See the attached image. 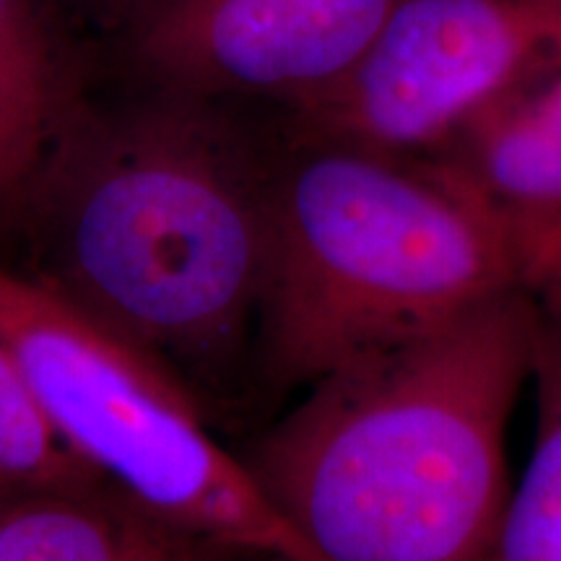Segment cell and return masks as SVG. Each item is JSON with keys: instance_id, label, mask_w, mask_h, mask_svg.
Segmentation results:
<instances>
[{"instance_id": "6da1fadb", "label": "cell", "mask_w": 561, "mask_h": 561, "mask_svg": "<svg viewBox=\"0 0 561 561\" xmlns=\"http://www.w3.org/2000/svg\"><path fill=\"white\" fill-rule=\"evenodd\" d=\"M26 276L208 405L252 382L268 263L255 104L133 81L83 104L21 210Z\"/></svg>"}, {"instance_id": "7a4b0ae2", "label": "cell", "mask_w": 561, "mask_h": 561, "mask_svg": "<svg viewBox=\"0 0 561 561\" xmlns=\"http://www.w3.org/2000/svg\"><path fill=\"white\" fill-rule=\"evenodd\" d=\"M536 333L504 291L325 375L237 455L320 561H500Z\"/></svg>"}, {"instance_id": "3957f363", "label": "cell", "mask_w": 561, "mask_h": 561, "mask_svg": "<svg viewBox=\"0 0 561 561\" xmlns=\"http://www.w3.org/2000/svg\"><path fill=\"white\" fill-rule=\"evenodd\" d=\"M268 263L252 382L310 388L510 289L507 210L437 157L294 128L261 107Z\"/></svg>"}, {"instance_id": "277c9868", "label": "cell", "mask_w": 561, "mask_h": 561, "mask_svg": "<svg viewBox=\"0 0 561 561\" xmlns=\"http://www.w3.org/2000/svg\"><path fill=\"white\" fill-rule=\"evenodd\" d=\"M0 346L62 442L136 507L240 559L320 561L178 377L3 261Z\"/></svg>"}, {"instance_id": "5b68a950", "label": "cell", "mask_w": 561, "mask_h": 561, "mask_svg": "<svg viewBox=\"0 0 561 561\" xmlns=\"http://www.w3.org/2000/svg\"><path fill=\"white\" fill-rule=\"evenodd\" d=\"M561 60V0H398L359 62L286 123L411 157H439L471 117Z\"/></svg>"}, {"instance_id": "8992f818", "label": "cell", "mask_w": 561, "mask_h": 561, "mask_svg": "<svg viewBox=\"0 0 561 561\" xmlns=\"http://www.w3.org/2000/svg\"><path fill=\"white\" fill-rule=\"evenodd\" d=\"M398 0H157L115 39L138 83L289 107L331 89Z\"/></svg>"}, {"instance_id": "52a82bcc", "label": "cell", "mask_w": 561, "mask_h": 561, "mask_svg": "<svg viewBox=\"0 0 561 561\" xmlns=\"http://www.w3.org/2000/svg\"><path fill=\"white\" fill-rule=\"evenodd\" d=\"M81 24L60 0H0V234L91 96Z\"/></svg>"}, {"instance_id": "ba28073f", "label": "cell", "mask_w": 561, "mask_h": 561, "mask_svg": "<svg viewBox=\"0 0 561 561\" xmlns=\"http://www.w3.org/2000/svg\"><path fill=\"white\" fill-rule=\"evenodd\" d=\"M0 561H250L185 533L125 500L21 491L0 512Z\"/></svg>"}, {"instance_id": "9c48e42d", "label": "cell", "mask_w": 561, "mask_h": 561, "mask_svg": "<svg viewBox=\"0 0 561 561\" xmlns=\"http://www.w3.org/2000/svg\"><path fill=\"white\" fill-rule=\"evenodd\" d=\"M437 159L502 206H561V60L486 104Z\"/></svg>"}, {"instance_id": "30bf717a", "label": "cell", "mask_w": 561, "mask_h": 561, "mask_svg": "<svg viewBox=\"0 0 561 561\" xmlns=\"http://www.w3.org/2000/svg\"><path fill=\"white\" fill-rule=\"evenodd\" d=\"M536 445L520 489L512 491L500 561H561V325L538 312L533 371Z\"/></svg>"}, {"instance_id": "8fae6325", "label": "cell", "mask_w": 561, "mask_h": 561, "mask_svg": "<svg viewBox=\"0 0 561 561\" xmlns=\"http://www.w3.org/2000/svg\"><path fill=\"white\" fill-rule=\"evenodd\" d=\"M0 481L16 491H60V494L112 489L55 432L3 346H0Z\"/></svg>"}, {"instance_id": "7c38bea8", "label": "cell", "mask_w": 561, "mask_h": 561, "mask_svg": "<svg viewBox=\"0 0 561 561\" xmlns=\"http://www.w3.org/2000/svg\"><path fill=\"white\" fill-rule=\"evenodd\" d=\"M517 284L561 325V206H504Z\"/></svg>"}, {"instance_id": "4fadbf2b", "label": "cell", "mask_w": 561, "mask_h": 561, "mask_svg": "<svg viewBox=\"0 0 561 561\" xmlns=\"http://www.w3.org/2000/svg\"><path fill=\"white\" fill-rule=\"evenodd\" d=\"M70 16L79 24H91L104 34H110L112 42L123 37L136 21L151 9L157 0H60Z\"/></svg>"}, {"instance_id": "5bb4252c", "label": "cell", "mask_w": 561, "mask_h": 561, "mask_svg": "<svg viewBox=\"0 0 561 561\" xmlns=\"http://www.w3.org/2000/svg\"><path fill=\"white\" fill-rule=\"evenodd\" d=\"M0 489H11V486H9V483H3V481H0ZM13 491H16V489H13Z\"/></svg>"}, {"instance_id": "9a60e30c", "label": "cell", "mask_w": 561, "mask_h": 561, "mask_svg": "<svg viewBox=\"0 0 561 561\" xmlns=\"http://www.w3.org/2000/svg\"><path fill=\"white\" fill-rule=\"evenodd\" d=\"M252 561V559H250ZM261 561H286V559H261Z\"/></svg>"}]
</instances>
